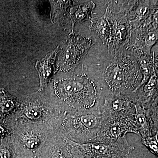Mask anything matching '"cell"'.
<instances>
[{"label":"cell","instance_id":"7a4b0ae2","mask_svg":"<svg viewBox=\"0 0 158 158\" xmlns=\"http://www.w3.org/2000/svg\"><path fill=\"white\" fill-rule=\"evenodd\" d=\"M103 109L78 112L68 122L70 134L79 143L98 142L103 124L109 117Z\"/></svg>","mask_w":158,"mask_h":158},{"label":"cell","instance_id":"30bf717a","mask_svg":"<svg viewBox=\"0 0 158 158\" xmlns=\"http://www.w3.org/2000/svg\"><path fill=\"white\" fill-rule=\"evenodd\" d=\"M16 98L11 96L5 89H0V116L8 114L17 105Z\"/></svg>","mask_w":158,"mask_h":158},{"label":"cell","instance_id":"277c9868","mask_svg":"<svg viewBox=\"0 0 158 158\" xmlns=\"http://www.w3.org/2000/svg\"><path fill=\"white\" fill-rule=\"evenodd\" d=\"M129 68L127 65L121 63H113L108 67L104 78L111 91L123 92L136 88L139 81L138 74Z\"/></svg>","mask_w":158,"mask_h":158},{"label":"cell","instance_id":"9c48e42d","mask_svg":"<svg viewBox=\"0 0 158 158\" xmlns=\"http://www.w3.org/2000/svg\"><path fill=\"white\" fill-rule=\"evenodd\" d=\"M58 52V48L51 52L40 61H37L36 68L40 79L39 90H43L53 75L54 63Z\"/></svg>","mask_w":158,"mask_h":158},{"label":"cell","instance_id":"8992f818","mask_svg":"<svg viewBox=\"0 0 158 158\" xmlns=\"http://www.w3.org/2000/svg\"><path fill=\"white\" fill-rule=\"evenodd\" d=\"M90 40L80 37H70L65 43L59 58V66L69 70L81 59L90 47Z\"/></svg>","mask_w":158,"mask_h":158},{"label":"cell","instance_id":"3957f363","mask_svg":"<svg viewBox=\"0 0 158 158\" xmlns=\"http://www.w3.org/2000/svg\"><path fill=\"white\" fill-rule=\"evenodd\" d=\"M69 144L73 158H129L135 148L126 136L113 142Z\"/></svg>","mask_w":158,"mask_h":158},{"label":"cell","instance_id":"5b68a950","mask_svg":"<svg viewBox=\"0 0 158 158\" xmlns=\"http://www.w3.org/2000/svg\"><path fill=\"white\" fill-rule=\"evenodd\" d=\"M128 133L138 135L135 119L109 116L103 124L98 142H113Z\"/></svg>","mask_w":158,"mask_h":158},{"label":"cell","instance_id":"ba28073f","mask_svg":"<svg viewBox=\"0 0 158 158\" xmlns=\"http://www.w3.org/2000/svg\"><path fill=\"white\" fill-rule=\"evenodd\" d=\"M136 104L131 98L116 95L105 98L103 108L110 117L135 119Z\"/></svg>","mask_w":158,"mask_h":158},{"label":"cell","instance_id":"8fae6325","mask_svg":"<svg viewBox=\"0 0 158 158\" xmlns=\"http://www.w3.org/2000/svg\"><path fill=\"white\" fill-rule=\"evenodd\" d=\"M41 158H73L70 148L65 144H60L51 152L42 156Z\"/></svg>","mask_w":158,"mask_h":158},{"label":"cell","instance_id":"4fadbf2b","mask_svg":"<svg viewBox=\"0 0 158 158\" xmlns=\"http://www.w3.org/2000/svg\"><path fill=\"white\" fill-rule=\"evenodd\" d=\"M25 144L29 149H34L39 145L40 141L38 138L35 136H28L25 138Z\"/></svg>","mask_w":158,"mask_h":158},{"label":"cell","instance_id":"7c38bea8","mask_svg":"<svg viewBox=\"0 0 158 158\" xmlns=\"http://www.w3.org/2000/svg\"><path fill=\"white\" fill-rule=\"evenodd\" d=\"M157 133L154 135L150 136L147 138H142V144L148 148L152 153L158 155L157 135Z\"/></svg>","mask_w":158,"mask_h":158},{"label":"cell","instance_id":"5bb4252c","mask_svg":"<svg viewBox=\"0 0 158 158\" xmlns=\"http://www.w3.org/2000/svg\"><path fill=\"white\" fill-rule=\"evenodd\" d=\"M25 114L28 118L31 119H37L41 116L40 110L36 108H31L28 109Z\"/></svg>","mask_w":158,"mask_h":158},{"label":"cell","instance_id":"2e32d148","mask_svg":"<svg viewBox=\"0 0 158 158\" xmlns=\"http://www.w3.org/2000/svg\"><path fill=\"white\" fill-rule=\"evenodd\" d=\"M157 38V35L156 34H149L147 38V43L148 44H152L155 42L156 39Z\"/></svg>","mask_w":158,"mask_h":158},{"label":"cell","instance_id":"52a82bcc","mask_svg":"<svg viewBox=\"0 0 158 158\" xmlns=\"http://www.w3.org/2000/svg\"><path fill=\"white\" fill-rule=\"evenodd\" d=\"M135 121L141 138L154 135L158 133V106L145 110L137 103Z\"/></svg>","mask_w":158,"mask_h":158},{"label":"cell","instance_id":"6da1fadb","mask_svg":"<svg viewBox=\"0 0 158 158\" xmlns=\"http://www.w3.org/2000/svg\"><path fill=\"white\" fill-rule=\"evenodd\" d=\"M57 90L59 95L78 112L100 110L104 103L105 98L98 97L96 85L86 77L62 80L58 83Z\"/></svg>","mask_w":158,"mask_h":158},{"label":"cell","instance_id":"e0dca14e","mask_svg":"<svg viewBox=\"0 0 158 158\" xmlns=\"http://www.w3.org/2000/svg\"><path fill=\"white\" fill-rule=\"evenodd\" d=\"M5 133V130L0 125V136H2Z\"/></svg>","mask_w":158,"mask_h":158},{"label":"cell","instance_id":"9a60e30c","mask_svg":"<svg viewBox=\"0 0 158 158\" xmlns=\"http://www.w3.org/2000/svg\"><path fill=\"white\" fill-rule=\"evenodd\" d=\"M156 85V81L155 78L152 77L149 82L146 85L144 88V91L146 94H149L150 92L153 91Z\"/></svg>","mask_w":158,"mask_h":158}]
</instances>
